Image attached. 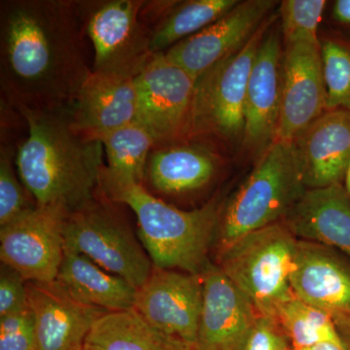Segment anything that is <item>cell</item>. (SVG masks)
I'll return each instance as SVG.
<instances>
[{"instance_id":"obj_22","label":"cell","mask_w":350,"mask_h":350,"mask_svg":"<svg viewBox=\"0 0 350 350\" xmlns=\"http://www.w3.org/2000/svg\"><path fill=\"white\" fill-rule=\"evenodd\" d=\"M56 282L75 300L107 312L135 308L137 288L78 253L64 251Z\"/></svg>"},{"instance_id":"obj_5","label":"cell","mask_w":350,"mask_h":350,"mask_svg":"<svg viewBox=\"0 0 350 350\" xmlns=\"http://www.w3.org/2000/svg\"><path fill=\"white\" fill-rule=\"evenodd\" d=\"M297 239L283 222L245 234L219 253L226 275L250 299L259 314L275 317V310L291 298Z\"/></svg>"},{"instance_id":"obj_6","label":"cell","mask_w":350,"mask_h":350,"mask_svg":"<svg viewBox=\"0 0 350 350\" xmlns=\"http://www.w3.org/2000/svg\"><path fill=\"white\" fill-rule=\"evenodd\" d=\"M275 18L269 16L245 45L197 80L190 137L211 135L227 142L243 137L251 70L262 38Z\"/></svg>"},{"instance_id":"obj_20","label":"cell","mask_w":350,"mask_h":350,"mask_svg":"<svg viewBox=\"0 0 350 350\" xmlns=\"http://www.w3.org/2000/svg\"><path fill=\"white\" fill-rule=\"evenodd\" d=\"M284 221L296 238L350 257V196L342 183L308 189Z\"/></svg>"},{"instance_id":"obj_14","label":"cell","mask_w":350,"mask_h":350,"mask_svg":"<svg viewBox=\"0 0 350 350\" xmlns=\"http://www.w3.org/2000/svg\"><path fill=\"white\" fill-rule=\"evenodd\" d=\"M198 350H243L259 312L220 267L206 265Z\"/></svg>"},{"instance_id":"obj_12","label":"cell","mask_w":350,"mask_h":350,"mask_svg":"<svg viewBox=\"0 0 350 350\" xmlns=\"http://www.w3.org/2000/svg\"><path fill=\"white\" fill-rule=\"evenodd\" d=\"M275 4L273 0L239 1L221 19L165 51V57L198 80L245 45L268 19Z\"/></svg>"},{"instance_id":"obj_10","label":"cell","mask_w":350,"mask_h":350,"mask_svg":"<svg viewBox=\"0 0 350 350\" xmlns=\"http://www.w3.org/2000/svg\"><path fill=\"white\" fill-rule=\"evenodd\" d=\"M68 214L57 207L34 206L0 228L1 264L27 282H56L64 257V227Z\"/></svg>"},{"instance_id":"obj_32","label":"cell","mask_w":350,"mask_h":350,"mask_svg":"<svg viewBox=\"0 0 350 350\" xmlns=\"http://www.w3.org/2000/svg\"><path fill=\"white\" fill-rule=\"evenodd\" d=\"M288 340L275 317L259 314L243 350H284L289 347Z\"/></svg>"},{"instance_id":"obj_11","label":"cell","mask_w":350,"mask_h":350,"mask_svg":"<svg viewBox=\"0 0 350 350\" xmlns=\"http://www.w3.org/2000/svg\"><path fill=\"white\" fill-rule=\"evenodd\" d=\"M202 296V275L154 267L137 289L133 310L159 330L197 347Z\"/></svg>"},{"instance_id":"obj_16","label":"cell","mask_w":350,"mask_h":350,"mask_svg":"<svg viewBox=\"0 0 350 350\" xmlns=\"http://www.w3.org/2000/svg\"><path fill=\"white\" fill-rule=\"evenodd\" d=\"M269 29L248 81L243 133L245 146L262 152L275 140L282 96V29Z\"/></svg>"},{"instance_id":"obj_29","label":"cell","mask_w":350,"mask_h":350,"mask_svg":"<svg viewBox=\"0 0 350 350\" xmlns=\"http://www.w3.org/2000/svg\"><path fill=\"white\" fill-rule=\"evenodd\" d=\"M12 160V149L2 146L0 153V228L36 206L27 199L29 192L16 174Z\"/></svg>"},{"instance_id":"obj_4","label":"cell","mask_w":350,"mask_h":350,"mask_svg":"<svg viewBox=\"0 0 350 350\" xmlns=\"http://www.w3.org/2000/svg\"><path fill=\"white\" fill-rule=\"evenodd\" d=\"M306 190L293 142L275 140L221 211L219 253L245 234L280 222Z\"/></svg>"},{"instance_id":"obj_31","label":"cell","mask_w":350,"mask_h":350,"mask_svg":"<svg viewBox=\"0 0 350 350\" xmlns=\"http://www.w3.org/2000/svg\"><path fill=\"white\" fill-rule=\"evenodd\" d=\"M27 283L19 273L1 264L0 319L29 310Z\"/></svg>"},{"instance_id":"obj_25","label":"cell","mask_w":350,"mask_h":350,"mask_svg":"<svg viewBox=\"0 0 350 350\" xmlns=\"http://www.w3.org/2000/svg\"><path fill=\"white\" fill-rule=\"evenodd\" d=\"M107 157L103 172L116 180L144 185L147 162L156 142L139 122L107 133L100 138Z\"/></svg>"},{"instance_id":"obj_27","label":"cell","mask_w":350,"mask_h":350,"mask_svg":"<svg viewBox=\"0 0 350 350\" xmlns=\"http://www.w3.org/2000/svg\"><path fill=\"white\" fill-rule=\"evenodd\" d=\"M327 110L350 111V38H326L320 42Z\"/></svg>"},{"instance_id":"obj_30","label":"cell","mask_w":350,"mask_h":350,"mask_svg":"<svg viewBox=\"0 0 350 350\" xmlns=\"http://www.w3.org/2000/svg\"><path fill=\"white\" fill-rule=\"evenodd\" d=\"M0 350H38L31 308L0 319Z\"/></svg>"},{"instance_id":"obj_2","label":"cell","mask_w":350,"mask_h":350,"mask_svg":"<svg viewBox=\"0 0 350 350\" xmlns=\"http://www.w3.org/2000/svg\"><path fill=\"white\" fill-rule=\"evenodd\" d=\"M17 110L27 123V137L16 152V169L34 204L71 213L93 202L105 169L100 140L76 130L68 108Z\"/></svg>"},{"instance_id":"obj_24","label":"cell","mask_w":350,"mask_h":350,"mask_svg":"<svg viewBox=\"0 0 350 350\" xmlns=\"http://www.w3.org/2000/svg\"><path fill=\"white\" fill-rule=\"evenodd\" d=\"M84 347L87 350H198L151 325L133 308L103 314L90 331Z\"/></svg>"},{"instance_id":"obj_33","label":"cell","mask_w":350,"mask_h":350,"mask_svg":"<svg viewBox=\"0 0 350 350\" xmlns=\"http://www.w3.org/2000/svg\"><path fill=\"white\" fill-rule=\"evenodd\" d=\"M332 19L340 29L350 33V0H337L334 2Z\"/></svg>"},{"instance_id":"obj_13","label":"cell","mask_w":350,"mask_h":350,"mask_svg":"<svg viewBox=\"0 0 350 350\" xmlns=\"http://www.w3.org/2000/svg\"><path fill=\"white\" fill-rule=\"evenodd\" d=\"M326 111L320 44H288L283 53L282 107L275 140L293 142Z\"/></svg>"},{"instance_id":"obj_7","label":"cell","mask_w":350,"mask_h":350,"mask_svg":"<svg viewBox=\"0 0 350 350\" xmlns=\"http://www.w3.org/2000/svg\"><path fill=\"white\" fill-rule=\"evenodd\" d=\"M146 1L77 2L85 33L94 50L92 70L135 77L148 63L151 31L144 17Z\"/></svg>"},{"instance_id":"obj_26","label":"cell","mask_w":350,"mask_h":350,"mask_svg":"<svg viewBox=\"0 0 350 350\" xmlns=\"http://www.w3.org/2000/svg\"><path fill=\"white\" fill-rule=\"evenodd\" d=\"M275 317L292 342V349H304L320 342H345L328 313L295 295L278 306Z\"/></svg>"},{"instance_id":"obj_19","label":"cell","mask_w":350,"mask_h":350,"mask_svg":"<svg viewBox=\"0 0 350 350\" xmlns=\"http://www.w3.org/2000/svg\"><path fill=\"white\" fill-rule=\"evenodd\" d=\"M293 144L306 188L340 183L350 160V111L327 110Z\"/></svg>"},{"instance_id":"obj_18","label":"cell","mask_w":350,"mask_h":350,"mask_svg":"<svg viewBox=\"0 0 350 350\" xmlns=\"http://www.w3.org/2000/svg\"><path fill=\"white\" fill-rule=\"evenodd\" d=\"M68 112L76 130L94 140L137 122L135 77L92 70Z\"/></svg>"},{"instance_id":"obj_34","label":"cell","mask_w":350,"mask_h":350,"mask_svg":"<svg viewBox=\"0 0 350 350\" xmlns=\"http://www.w3.org/2000/svg\"><path fill=\"white\" fill-rule=\"evenodd\" d=\"M293 350H350L347 345L336 344V342H320V344L312 345V347H304V349H298Z\"/></svg>"},{"instance_id":"obj_8","label":"cell","mask_w":350,"mask_h":350,"mask_svg":"<svg viewBox=\"0 0 350 350\" xmlns=\"http://www.w3.org/2000/svg\"><path fill=\"white\" fill-rule=\"evenodd\" d=\"M64 239V251L84 255L137 289L153 271V262L130 230L94 200L66 216Z\"/></svg>"},{"instance_id":"obj_23","label":"cell","mask_w":350,"mask_h":350,"mask_svg":"<svg viewBox=\"0 0 350 350\" xmlns=\"http://www.w3.org/2000/svg\"><path fill=\"white\" fill-rule=\"evenodd\" d=\"M147 2L144 17L159 16L150 27L151 49L165 53L172 46L194 36L238 5V0H189L183 2Z\"/></svg>"},{"instance_id":"obj_1","label":"cell","mask_w":350,"mask_h":350,"mask_svg":"<svg viewBox=\"0 0 350 350\" xmlns=\"http://www.w3.org/2000/svg\"><path fill=\"white\" fill-rule=\"evenodd\" d=\"M77 1L9 0L0 9V85L10 105L68 109L92 72Z\"/></svg>"},{"instance_id":"obj_37","label":"cell","mask_w":350,"mask_h":350,"mask_svg":"<svg viewBox=\"0 0 350 350\" xmlns=\"http://www.w3.org/2000/svg\"><path fill=\"white\" fill-rule=\"evenodd\" d=\"M284 350H293V349H291V347H288Z\"/></svg>"},{"instance_id":"obj_15","label":"cell","mask_w":350,"mask_h":350,"mask_svg":"<svg viewBox=\"0 0 350 350\" xmlns=\"http://www.w3.org/2000/svg\"><path fill=\"white\" fill-rule=\"evenodd\" d=\"M291 288L295 296L328 313L338 332L350 329V265L330 247L298 241Z\"/></svg>"},{"instance_id":"obj_17","label":"cell","mask_w":350,"mask_h":350,"mask_svg":"<svg viewBox=\"0 0 350 350\" xmlns=\"http://www.w3.org/2000/svg\"><path fill=\"white\" fill-rule=\"evenodd\" d=\"M38 350H80L96 320L107 312L71 298L56 282H27Z\"/></svg>"},{"instance_id":"obj_3","label":"cell","mask_w":350,"mask_h":350,"mask_svg":"<svg viewBox=\"0 0 350 350\" xmlns=\"http://www.w3.org/2000/svg\"><path fill=\"white\" fill-rule=\"evenodd\" d=\"M100 190L108 200L126 204L135 214L138 237L155 268L202 273L222 211L217 200L200 208L181 211L152 195L144 185L116 180L103 170Z\"/></svg>"},{"instance_id":"obj_36","label":"cell","mask_w":350,"mask_h":350,"mask_svg":"<svg viewBox=\"0 0 350 350\" xmlns=\"http://www.w3.org/2000/svg\"><path fill=\"white\" fill-rule=\"evenodd\" d=\"M340 336H342V340H345V344H347V347L350 349V329L340 331Z\"/></svg>"},{"instance_id":"obj_35","label":"cell","mask_w":350,"mask_h":350,"mask_svg":"<svg viewBox=\"0 0 350 350\" xmlns=\"http://www.w3.org/2000/svg\"><path fill=\"white\" fill-rule=\"evenodd\" d=\"M345 190H347V192L349 193V195L350 196V160L349 165H347V172H345Z\"/></svg>"},{"instance_id":"obj_28","label":"cell","mask_w":350,"mask_h":350,"mask_svg":"<svg viewBox=\"0 0 350 350\" xmlns=\"http://www.w3.org/2000/svg\"><path fill=\"white\" fill-rule=\"evenodd\" d=\"M327 1L325 0H284L280 7L282 36L288 44H320L319 27Z\"/></svg>"},{"instance_id":"obj_21","label":"cell","mask_w":350,"mask_h":350,"mask_svg":"<svg viewBox=\"0 0 350 350\" xmlns=\"http://www.w3.org/2000/svg\"><path fill=\"white\" fill-rule=\"evenodd\" d=\"M218 170L217 156L202 145L172 144L155 147L147 162V178L163 195H182L206 187Z\"/></svg>"},{"instance_id":"obj_38","label":"cell","mask_w":350,"mask_h":350,"mask_svg":"<svg viewBox=\"0 0 350 350\" xmlns=\"http://www.w3.org/2000/svg\"><path fill=\"white\" fill-rule=\"evenodd\" d=\"M80 350H87L86 349H85V347H83L82 349H80Z\"/></svg>"},{"instance_id":"obj_9","label":"cell","mask_w":350,"mask_h":350,"mask_svg":"<svg viewBox=\"0 0 350 350\" xmlns=\"http://www.w3.org/2000/svg\"><path fill=\"white\" fill-rule=\"evenodd\" d=\"M137 122L151 133L156 147L190 137L197 79L165 53H157L135 77Z\"/></svg>"}]
</instances>
